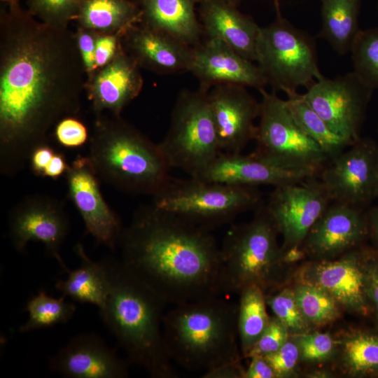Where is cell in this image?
<instances>
[{
  "instance_id": "cell-1",
  "label": "cell",
  "mask_w": 378,
  "mask_h": 378,
  "mask_svg": "<svg viewBox=\"0 0 378 378\" xmlns=\"http://www.w3.org/2000/svg\"><path fill=\"white\" fill-rule=\"evenodd\" d=\"M86 73L74 31L20 5L0 10V172L12 177L49 131L81 109Z\"/></svg>"
},
{
  "instance_id": "cell-2",
  "label": "cell",
  "mask_w": 378,
  "mask_h": 378,
  "mask_svg": "<svg viewBox=\"0 0 378 378\" xmlns=\"http://www.w3.org/2000/svg\"><path fill=\"white\" fill-rule=\"evenodd\" d=\"M121 261L167 304L221 295L220 246L211 230L141 206L124 227Z\"/></svg>"
},
{
  "instance_id": "cell-3",
  "label": "cell",
  "mask_w": 378,
  "mask_h": 378,
  "mask_svg": "<svg viewBox=\"0 0 378 378\" xmlns=\"http://www.w3.org/2000/svg\"><path fill=\"white\" fill-rule=\"evenodd\" d=\"M102 261L110 287L105 303L99 309V316L126 359L153 378L178 377L163 335L167 304L120 259L109 256Z\"/></svg>"
},
{
  "instance_id": "cell-4",
  "label": "cell",
  "mask_w": 378,
  "mask_h": 378,
  "mask_svg": "<svg viewBox=\"0 0 378 378\" xmlns=\"http://www.w3.org/2000/svg\"><path fill=\"white\" fill-rule=\"evenodd\" d=\"M237 314L238 304L221 295L173 305L162 321L172 362L189 371L205 372L241 360Z\"/></svg>"
},
{
  "instance_id": "cell-5",
  "label": "cell",
  "mask_w": 378,
  "mask_h": 378,
  "mask_svg": "<svg viewBox=\"0 0 378 378\" xmlns=\"http://www.w3.org/2000/svg\"><path fill=\"white\" fill-rule=\"evenodd\" d=\"M87 157L101 181L128 194L153 197L172 178L158 144L120 115L96 116Z\"/></svg>"
},
{
  "instance_id": "cell-6",
  "label": "cell",
  "mask_w": 378,
  "mask_h": 378,
  "mask_svg": "<svg viewBox=\"0 0 378 378\" xmlns=\"http://www.w3.org/2000/svg\"><path fill=\"white\" fill-rule=\"evenodd\" d=\"M279 233L265 205L248 222L232 225L220 246L221 295L239 294L256 285L269 293L282 283Z\"/></svg>"
},
{
  "instance_id": "cell-7",
  "label": "cell",
  "mask_w": 378,
  "mask_h": 378,
  "mask_svg": "<svg viewBox=\"0 0 378 378\" xmlns=\"http://www.w3.org/2000/svg\"><path fill=\"white\" fill-rule=\"evenodd\" d=\"M152 198V203L160 209L211 231L262 204V195L258 187L232 186L194 177H172Z\"/></svg>"
},
{
  "instance_id": "cell-8",
  "label": "cell",
  "mask_w": 378,
  "mask_h": 378,
  "mask_svg": "<svg viewBox=\"0 0 378 378\" xmlns=\"http://www.w3.org/2000/svg\"><path fill=\"white\" fill-rule=\"evenodd\" d=\"M209 90H183L173 107L168 131L158 146L170 168L198 177L222 152L211 111Z\"/></svg>"
},
{
  "instance_id": "cell-9",
  "label": "cell",
  "mask_w": 378,
  "mask_h": 378,
  "mask_svg": "<svg viewBox=\"0 0 378 378\" xmlns=\"http://www.w3.org/2000/svg\"><path fill=\"white\" fill-rule=\"evenodd\" d=\"M275 9V20L260 27L255 62L273 92L287 93L300 87L307 89L323 76L315 41L283 18L280 7Z\"/></svg>"
},
{
  "instance_id": "cell-10",
  "label": "cell",
  "mask_w": 378,
  "mask_h": 378,
  "mask_svg": "<svg viewBox=\"0 0 378 378\" xmlns=\"http://www.w3.org/2000/svg\"><path fill=\"white\" fill-rule=\"evenodd\" d=\"M260 93L262 99L253 152L281 166L320 172L329 158L298 125L286 100L276 92L264 89Z\"/></svg>"
},
{
  "instance_id": "cell-11",
  "label": "cell",
  "mask_w": 378,
  "mask_h": 378,
  "mask_svg": "<svg viewBox=\"0 0 378 378\" xmlns=\"http://www.w3.org/2000/svg\"><path fill=\"white\" fill-rule=\"evenodd\" d=\"M304 96L330 130L351 145L360 138L374 90L354 72L335 78L323 75Z\"/></svg>"
},
{
  "instance_id": "cell-12",
  "label": "cell",
  "mask_w": 378,
  "mask_h": 378,
  "mask_svg": "<svg viewBox=\"0 0 378 378\" xmlns=\"http://www.w3.org/2000/svg\"><path fill=\"white\" fill-rule=\"evenodd\" d=\"M318 177L274 187L265 207L282 237V251L301 246L332 202Z\"/></svg>"
},
{
  "instance_id": "cell-13",
  "label": "cell",
  "mask_w": 378,
  "mask_h": 378,
  "mask_svg": "<svg viewBox=\"0 0 378 378\" xmlns=\"http://www.w3.org/2000/svg\"><path fill=\"white\" fill-rule=\"evenodd\" d=\"M69 227L63 203L46 195L25 197L11 209L8 217V237L15 251H24L30 241L41 242L47 255L56 259L62 270L66 265L60 249Z\"/></svg>"
},
{
  "instance_id": "cell-14",
  "label": "cell",
  "mask_w": 378,
  "mask_h": 378,
  "mask_svg": "<svg viewBox=\"0 0 378 378\" xmlns=\"http://www.w3.org/2000/svg\"><path fill=\"white\" fill-rule=\"evenodd\" d=\"M378 144L361 137L330 159L318 176L332 202L364 209L374 199Z\"/></svg>"
},
{
  "instance_id": "cell-15",
  "label": "cell",
  "mask_w": 378,
  "mask_h": 378,
  "mask_svg": "<svg viewBox=\"0 0 378 378\" xmlns=\"http://www.w3.org/2000/svg\"><path fill=\"white\" fill-rule=\"evenodd\" d=\"M369 248L362 246L333 260H312L302 267L297 281L322 288L350 312L363 316L371 314L365 280Z\"/></svg>"
},
{
  "instance_id": "cell-16",
  "label": "cell",
  "mask_w": 378,
  "mask_h": 378,
  "mask_svg": "<svg viewBox=\"0 0 378 378\" xmlns=\"http://www.w3.org/2000/svg\"><path fill=\"white\" fill-rule=\"evenodd\" d=\"M65 175L68 196L80 214L86 232L98 245L115 250L124 227L120 217L105 200L100 188L101 181L88 157L78 155Z\"/></svg>"
},
{
  "instance_id": "cell-17",
  "label": "cell",
  "mask_w": 378,
  "mask_h": 378,
  "mask_svg": "<svg viewBox=\"0 0 378 378\" xmlns=\"http://www.w3.org/2000/svg\"><path fill=\"white\" fill-rule=\"evenodd\" d=\"M367 238L365 209L332 202L311 228L301 246L311 260H329L363 246Z\"/></svg>"
},
{
  "instance_id": "cell-18",
  "label": "cell",
  "mask_w": 378,
  "mask_h": 378,
  "mask_svg": "<svg viewBox=\"0 0 378 378\" xmlns=\"http://www.w3.org/2000/svg\"><path fill=\"white\" fill-rule=\"evenodd\" d=\"M209 102L222 152L239 153L255 140L260 104L239 85L222 84L212 87Z\"/></svg>"
},
{
  "instance_id": "cell-19",
  "label": "cell",
  "mask_w": 378,
  "mask_h": 378,
  "mask_svg": "<svg viewBox=\"0 0 378 378\" xmlns=\"http://www.w3.org/2000/svg\"><path fill=\"white\" fill-rule=\"evenodd\" d=\"M190 72L202 88L232 84L264 90L267 80L258 64L239 55L220 40L204 38L193 48Z\"/></svg>"
},
{
  "instance_id": "cell-20",
  "label": "cell",
  "mask_w": 378,
  "mask_h": 378,
  "mask_svg": "<svg viewBox=\"0 0 378 378\" xmlns=\"http://www.w3.org/2000/svg\"><path fill=\"white\" fill-rule=\"evenodd\" d=\"M319 174L314 170L281 166L254 152L248 155L221 152L197 178L232 186L276 187L318 177Z\"/></svg>"
},
{
  "instance_id": "cell-21",
  "label": "cell",
  "mask_w": 378,
  "mask_h": 378,
  "mask_svg": "<svg viewBox=\"0 0 378 378\" xmlns=\"http://www.w3.org/2000/svg\"><path fill=\"white\" fill-rule=\"evenodd\" d=\"M130 365L93 332L73 337L48 362L52 372L69 378H125Z\"/></svg>"
},
{
  "instance_id": "cell-22",
  "label": "cell",
  "mask_w": 378,
  "mask_h": 378,
  "mask_svg": "<svg viewBox=\"0 0 378 378\" xmlns=\"http://www.w3.org/2000/svg\"><path fill=\"white\" fill-rule=\"evenodd\" d=\"M143 85L141 68L122 48L86 80L85 92L96 116L104 112L120 115L139 94Z\"/></svg>"
},
{
  "instance_id": "cell-23",
  "label": "cell",
  "mask_w": 378,
  "mask_h": 378,
  "mask_svg": "<svg viewBox=\"0 0 378 378\" xmlns=\"http://www.w3.org/2000/svg\"><path fill=\"white\" fill-rule=\"evenodd\" d=\"M124 50L138 66L162 75L188 71L193 48L139 22L122 36Z\"/></svg>"
},
{
  "instance_id": "cell-24",
  "label": "cell",
  "mask_w": 378,
  "mask_h": 378,
  "mask_svg": "<svg viewBox=\"0 0 378 378\" xmlns=\"http://www.w3.org/2000/svg\"><path fill=\"white\" fill-rule=\"evenodd\" d=\"M200 20L204 38L222 41L246 59L256 60L260 27L228 0H199Z\"/></svg>"
},
{
  "instance_id": "cell-25",
  "label": "cell",
  "mask_w": 378,
  "mask_h": 378,
  "mask_svg": "<svg viewBox=\"0 0 378 378\" xmlns=\"http://www.w3.org/2000/svg\"><path fill=\"white\" fill-rule=\"evenodd\" d=\"M141 25L172 37L192 48L204 33L196 13L199 0H135Z\"/></svg>"
},
{
  "instance_id": "cell-26",
  "label": "cell",
  "mask_w": 378,
  "mask_h": 378,
  "mask_svg": "<svg viewBox=\"0 0 378 378\" xmlns=\"http://www.w3.org/2000/svg\"><path fill=\"white\" fill-rule=\"evenodd\" d=\"M75 252L80 260L79 266L74 270H64L65 279H58L55 288L65 298L74 302L88 303L100 309L109 292V280L102 260H92L81 243L75 246Z\"/></svg>"
},
{
  "instance_id": "cell-27",
  "label": "cell",
  "mask_w": 378,
  "mask_h": 378,
  "mask_svg": "<svg viewBox=\"0 0 378 378\" xmlns=\"http://www.w3.org/2000/svg\"><path fill=\"white\" fill-rule=\"evenodd\" d=\"M321 28L318 36L338 55L351 52L361 29L362 0H321Z\"/></svg>"
},
{
  "instance_id": "cell-28",
  "label": "cell",
  "mask_w": 378,
  "mask_h": 378,
  "mask_svg": "<svg viewBox=\"0 0 378 378\" xmlns=\"http://www.w3.org/2000/svg\"><path fill=\"white\" fill-rule=\"evenodd\" d=\"M139 15L135 0H85L74 21L76 27L97 33H125Z\"/></svg>"
},
{
  "instance_id": "cell-29",
  "label": "cell",
  "mask_w": 378,
  "mask_h": 378,
  "mask_svg": "<svg viewBox=\"0 0 378 378\" xmlns=\"http://www.w3.org/2000/svg\"><path fill=\"white\" fill-rule=\"evenodd\" d=\"M335 340L340 367L345 374L378 377V330H354Z\"/></svg>"
},
{
  "instance_id": "cell-30",
  "label": "cell",
  "mask_w": 378,
  "mask_h": 378,
  "mask_svg": "<svg viewBox=\"0 0 378 378\" xmlns=\"http://www.w3.org/2000/svg\"><path fill=\"white\" fill-rule=\"evenodd\" d=\"M286 94V105L293 118L303 132L319 145L329 160L351 146L346 140L330 130L307 101L304 94L294 91Z\"/></svg>"
},
{
  "instance_id": "cell-31",
  "label": "cell",
  "mask_w": 378,
  "mask_h": 378,
  "mask_svg": "<svg viewBox=\"0 0 378 378\" xmlns=\"http://www.w3.org/2000/svg\"><path fill=\"white\" fill-rule=\"evenodd\" d=\"M237 314V332L243 358L260 338L267 326L270 316L267 312L266 293L253 285L239 293Z\"/></svg>"
},
{
  "instance_id": "cell-32",
  "label": "cell",
  "mask_w": 378,
  "mask_h": 378,
  "mask_svg": "<svg viewBox=\"0 0 378 378\" xmlns=\"http://www.w3.org/2000/svg\"><path fill=\"white\" fill-rule=\"evenodd\" d=\"M65 297L55 298L40 290L27 302L24 310L27 321L19 328L20 332H27L68 322L75 314L74 303L65 300Z\"/></svg>"
},
{
  "instance_id": "cell-33",
  "label": "cell",
  "mask_w": 378,
  "mask_h": 378,
  "mask_svg": "<svg viewBox=\"0 0 378 378\" xmlns=\"http://www.w3.org/2000/svg\"><path fill=\"white\" fill-rule=\"evenodd\" d=\"M291 288L302 314L312 327L325 326L340 316L341 307L322 288L300 281Z\"/></svg>"
},
{
  "instance_id": "cell-34",
  "label": "cell",
  "mask_w": 378,
  "mask_h": 378,
  "mask_svg": "<svg viewBox=\"0 0 378 378\" xmlns=\"http://www.w3.org/2000/svg\"><path fill=\"white\" fill-rule=\"evenodd\" d=\"M350 52L353 71L374 90L378 89V26L361 29Z\"/></svg>"
},
{
  "instance_id": "cell-35",
  "label": "cell",
  "mask_w": 378,
  "mask_h": 378,
  "mask_svg": "<svg viewBox=\"0 0 378 378\" xmlns=\"http://www.w3.org/2000/svg\"><path fill=\"white\" fill-rule=\"evenodd\" d=\"M266 302L274 316L286 327L290 336L311 331L312 327L302 314L291 287H284L278 292L267 293Z\"/></svg>"
},
{
  "instance_id": "cell-36",
  "label": "cell",
  "mask_w": 378,
  "mask_h": 378,
  "mask_svg": "<svg viewBox=\"0 0 378 378\" xmlns=\"http://www.w3.org/2000/svg\"><path fill=\"white\" fill-rule=\"evenodd\" d=\"M85 0H26L29 14L55 27L67 28L74 21Z\"/></svg>"
},
{
  "instance_id": "cell-37",
  "label": "cell",
  "mask_w": 378,
  "mask_h": 378,
  "mask_svg": "<svg viewBox=\"0 0 378 378\" xmlns=\"http://www.w3.org/2000/svg\"><path fill=\"white\" fill-rule=\"evenodd\" d=\"M297 343L301 361L326 362L337 354V343L328 332H307L290 336Z\"/></svg>"
},
{
  "instance_id": "cell-38",
  "label": "cell",
  "mask_w": 378,
  "mask_h": 378,
  "mask_svg": "<svg viewBox=\"0 0 378 378\" xmlns=\"http://www.w3.org/2000/svg\"><path fill=\"white\" fill-rule=\"evenodd\" d=\"M290 337V334L282 322L275 316H270L267 326L246 358L272 354L279 350Z\"/></svg>"
},
{
  "instance_id": "cell-39",
  "label": "cell",
  "mask_w": 378,
  "mask_h": 378,
  "mask_svg": "<svg viewBox=\"0 0 378 378\" xmlns=\"http://www.w3.org/2000/svg\"><path fill=\"white\" fill-rule=\"evenodd\" d=\"M263 357L272 368L276 378L293 377L301 361L298 346L291 337L279 350Z\"/></svg>"
},
{
  "instance_id": "cell-40",
  "label": "cell",
  "mask_w": 378,
  "mask_h": 378,
  "mask_svg": "<svg viewBox=\"0 0 378 378\" xmlns=\"http://www.w3.org/2000/svg\"><path fill=\"white\" fill-rule=\"evenodd\" d=\"M54 135L61 146L69 148L80 147L88 139L86 126L76 116L59 120L54 127Z\"/></svg>"
},
{
  "instance_id": "cell-41",
  "label": "cell",
  "mask_w": 378,
  "mask_h": 378,
  "mask_svg": "<svg viewBox=\"0 0 378 378\" xmlns=\"http://www.w3.org/2000/svg\"><path fill=\"white\" fill-rule=\"evenodd\" d=\"M365 290L378 330V252L370 248L365 262Z\"/></svg>"
},
{
  "instance_id": "cell-42",
  "label": "cell",
  "mask_w": 378,
  "mask_h": 378,
  "mask_svg": "<svg viewBox=\"0 0 378 378\" xmlns=\"http://www.w3.org/2000/svg\"><path fill=\"white\" fill-rule=\"evenodd\" d=\"M78 49L84 64L87 79L97 71L95 46L97 33L90 29L76 27L74 31Z\"/></svg>"
},
{
  "instance_id": "cell-43",
  "label": "cell",
  "mask_w": 378,
  "mask_h": 378,
  "mask_svg": "<svg viewBox=\"0 0 378 378\" xmlns=\"http://www.w3.org/2000/svg\"><path fill=\"white\" fill-rule=\"evenodd\" d=\"M124 34L97 33L95 46V62L97 70L108 64L123 48L122 40Z\"/></svg>"
},
{
  "instance_id": "cell-44",
  "label": "cell",
  "mask_w": 378,
  "mask_h": 378,
  "mask_svg": "<svg viewBox=\"0 0 378 378\" xmlns=\"http://www.w3.org/2000/svg\"><path fill=\"white\" fill-rule=\"evenodd\" d=\"M56 151L48 142L36 147L29 158L31 172L43 178L44 171Z\"/></svg>"
},
{
  "instance_id": "cell-45",
  "label": "cell",
  "mask_w": 378,
  "mask_h": 378,
  "mask_svg": "<svg viewBox=\"0 0 378 378\" xmlns=\"http://www.w3.org/2000/svg\"><path fill=\"white\" fill-rule=\"evenodd\" d=\"M245 368L241 360L225 363L207 371L202 374L203 378H244Z\"/></svg>"
},
{
  "instance_id": "cell-46",
  "label": "cell",
  "mask_w": 378,
  "mask_h": 378,
  "mask_svg": "<svg viewBox=\"0 0 378 378\" xmlns=\"http://www.w3.org/2000/svg\"><path fill=\"white\" fill-rule=\"evenodd\" d=\"M245 370L244 378H276L274 372L263 356H253Z\"/></svg>"
},
{
  "instance_id": "cell-47",
  "label": "cell",
  "mask_w": 378,
  "mask_h": 378,
  "mask_svg": "<svg viewBox=\"0 0 378 378\" xmlns=\"http://www.w3.org/2000/svg\"><path fill=\"white\" fill-rule=\"evenodd\" d=\"M69 166L64 154L56 151L45 169L43 178L48 177L52 179H57L63 174H66Z\"/></svg>"
},
{
  "instance_id": "cell-48",
  "label": "cell",
  "mask_w": 378,
  "mask_h": 378,
  "mask_svg": "<svg viewBox=\"0 0 378 378\" xmlns=\"http://www.w3.org/2000/svg\"><path fill=\"white\" fill-rule=\"evenodd\" d=\"M368 237L370 238L373 247L378 252V205L372 207L368 211Z\"/></svg>"
},
{
  "instance_id": "cell-49",
  "label": "cell",
  "mask_w": 378,
  "mask_h": 378,
  "mask_svg": "<svg viewBox=\"0 0 378 378\" xmlns=\"http://www.w3.org/2000/svg\"><path fill=\"white\" fill-rule=\"evenodd\" d=\"M330 375H331V373L326 370H315L308 374V375L307 374V377H314V378L315 377L322 378V377H330Z\"/></svg>"
},
{
  "instance_id": "cell-50",
  "label": "cell",
  "mask_w": 378,
  "mask_h": 378,
  "mask_svg": "<svg viewBox=\"0 0 378 378\" xmlns=\"http://www.w3.org/2000/svg\"><path fill=\"white\" fill-rule=\"evenodd\" d=\"M374 198H378V148L377 153L376 167H375V178H374Z\"/></svg>"
},
{
  "instance_id": "cell-51",
  "label": "cell",
  "mask_w": 378,
  "mask_h": 378,
  "mask_svg": "<svg viewBox=\"0 0 378 378\" xmlns=\"http://www.w3.org/2000/svg\"><path fill=\"white\" fill-rule=\"evenodd\" d=\"M1 1L3 4L8 6L20 5V0H1Z\"/></svg>"
},
{
  "instance_id": "cell-52",
  "label": "cell",
  "mask_w": 378,
  "mask_h": 378,
  "mask_svg": "<svg viewBox=\"0 0 378 378\" xmlns=\"http://www.w3.org/2000/svg\"><path fill=\"white\" fill-rule=\"evenodd\" d=\"M228 1H230L236 4H239L240 2H241L242 1H244V0H228ZM274 3V5L275 7H280V1L281 0H272Z\"/></svg>"
},
{
  "instance_id": "cell-53",
  "label": "cell",
  "mask_w": 378,
  "mask_h": 378,
  "mask_svg": "<svg viewBox=\"0 0 378 378\" xmlns=\"http://www.w3.org/2000/svg\"><path fill=\"white\" fill-rule=\"evenodd\" d=\"M377 8H378V6H377Z\"/></svg>"
}]
</instances>
